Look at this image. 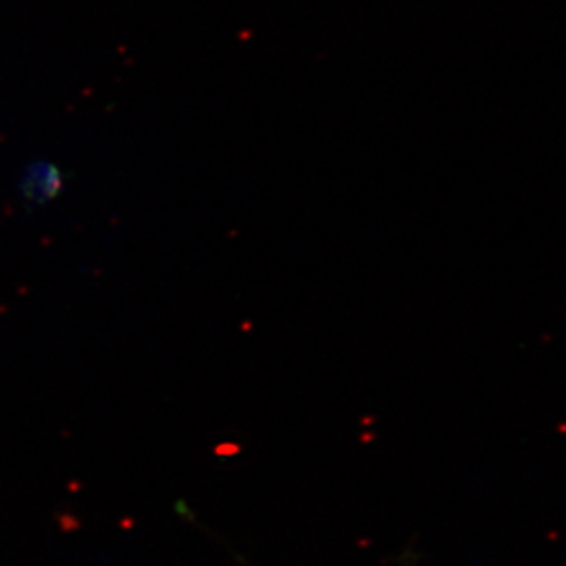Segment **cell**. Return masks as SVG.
<instances>
[{
    "label": "cell",
    "mask_w": 566,
    "mask_h": 566,
    "mask_svg": "<svg viewBox=\"0 0 566 566\" xmlns=\"http://www.w3.org/2000/svg\"><path fill=\"white\" fill-rule=\"evenodd\" d=\"M60 180L57 171L52 166H32L22 175L21 196L30 205H43L49 201V197L57 190Z\"/></svg>",
    "instance_id": "6da1fadb"
}]
</instances>
